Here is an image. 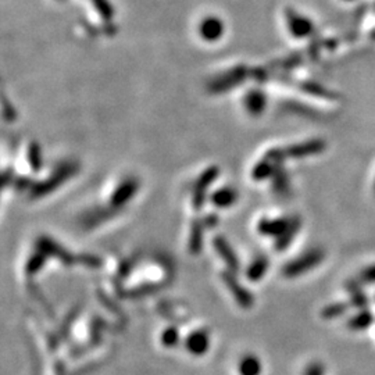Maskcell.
Listing matches in <instances>:
<instances>
[{"label": "cell", "instance_id": "3957f363", "mask_svg": "<svg viewBox=\"0 0 375 375\" xmlns=\"http://www.w3.org/2000/svg\"><path fill=\"white\" fill-rule=\"evenodd\" d=\"M246 78V72L242 67H238L235 70H231L228 74H225L224 77H221L219 80H216V82L212 87L213 92H224L229 88H232V85L239 84L241 81H244Z\"/></svg>", "mask_w": 375, "mask_h": 375}, {"label": "cell", "instance_id": "7c38bea8", "mask_svg": "<svg viewBox=\"0 0 375 375\" xmlns=\"http://www.w3.org/2000/svg\"><path fill=\"white\" fill-rule=\"evenodd\" d=\"M237 199V193L234 189L231 188H224V189H219L217 190L213 196H212V200L216 206L219 207H228L231 206Z\"/></svg>", "mask_w": 375, "mask_h": 375}, {"label": "cell", "instance_id": "7a4b0ae2", "mask_svg": "<svg viewBox=\"0 0 375 375\" xmlns=\"http://www.w3.org/2000/svg\"><path fill=\"white\" fill-rule=\"evenodd\" d=\"M324 257H325V254L322 250H310L305 256H302V257L296 259L295 261H292L290 264H288L285 268V274L288 277H296L302 273H306L314 267H317L324 260Z\"/></svg>", "mask_w": 375, "mask_h": 375}, {"label": "cell", "instance_id": "5bb4252c", "mask_svg": "<svg viewBox=\"0 0 375 375\" xmlns=\"http://www.w3.org/2000/svg\"><path fill=\"white\" fill-rule=\"evenodd\" d=\"M261 370L260 362L254 357H246L241 363V373L242 375H259Z\"/></svg>", "mask_w": 375, "mask_h": 375}, {"label": "cell", "instance_id": "9a60e30c", "mask_svg": "<svg viewBox=\"0 0 375 375\" xmlns=\"http://www.w3.org/2000/svg\"><path fill=\"white\" fill-rule=\"evenodd\" d=\"M217 175H219V170H217L216 167L209 168L207 171H205V173L200 175V178H199L197 183L195 184V189H202V190H205V188L207 187L209 184H212V183L217 178Z\"/></svg>", "mask_w": 375, "mask_h": 375}, {"label": "cell", "instance_id": "277c9868", "mask_svg": "<svg viewBox=\"0 0 375 375\" xmlns=\"http://www.w3.org/2000/svg\"><path fill=\"white\" fill-rule=\"evenodd\" d=\"M199 33L206 40H217L224 33V24L217 17H206L199 26Z\"/></svg>", "mask_w": 375, "mask_h": 375}, {"label": "cell", "instance_id": "30bf717a", "mask_svg": "<svg viewBox=\"0 0 375 375\" xmlns=\"http://www.w3.org/2000/svg\"><path fill=\"white\" fill-rule=\"evenodd\" d=\"M245 104H246V109L249 110V113L254 114V116L260 114L264 110L266 97L260 91H251V92L246 94Z\"/></svg>", "mask_w": 375, "mask_h": 375}, {"label": "cell", "instance_id": "d6986e66", "mask_svg": "<svg viewBox=\"0 0 375 375\" xmlns=\"http://www.w3.org/2000/svg\"><path fill=\"white\" fill-rule=\"evenodd\" d=\"M357 281L360 282L362 285L375 283V264L369 266L364 270H362L360 274L357 276Z\"/></svg>", "mask_w": 375, "mask_h": 375}, {"label": "cell", "instance_id": "ba28073f", "mask_svg": "<svg viewBox=\"0 0 375 375\" xmlns=\"http://www.w3.org/2000/svg\"><path fill=\"white\" fill-rule=\"evenodd\" d=\"M322 149H324V143L321 141H312V142H308V143L290 146L283 152V155L289 157L310 156V155H315V153L321 152Z\"/></svg>", "mask_w": 375, "mask_h": 375}, {"label": "cell", "instance_id": "ac0fdd59", "mask_svg": "<svg viewBox=\"0 0 375 375\" xmlns=\"http://www.w3.org/2000/svg\"><path fill=\"white\" fill-rule=\"evenodd\" d=\"M28 160H30V164H31L32 170L38 171L40 168V164H42V156H40V151H39V146L36 143H32L30 146V151H28Z\"/></svg>", "mask_w": 375, "mask_h": 375}, {"label": "cell", "instance_id": "6da1fadb", "mask_svg": "<svg viewBox=\"0 0 375 375\" xmlns=\"http://www.w3.org/2000/svg\"><path fill=\"white\" fill-rule=\"evenodd\" d=\"M77 170H78V167L75 164H68V163L64 164L55 174H52V177L49 180L32 188V196L38 197V196H42V195L52 192L53 189H56L60 184H62L65 180H68L71 175H74L77 173Z\"/></svg>", "mask_w": 375, "mask_h": 375}, {"label": "cell", "instance_id": "e0dca14e", "mask_svg": "<svg viewBox=\"0 0 375 375\" xmlns=\"http://www.w3.org/2000/svg\"><path fill=\"white\" fill-rule=\"evenodd\" d=\"M94 9L100 13V16L106 20V21H112L113 18V7L110 6V3L107 0H92Z\"/></svg>", "mask_w": 375, "mask_h": 375}, {"label": "cell", "instance_id": "4fadbf2b", "mask_svg": "<svg viewBox=\"0 0 375 375\" xmlns=\"http://www.w3.org/2000/svg\"><path fill=\"white\" fill-rule=\"evenodd\" d=\"M274 171V163L270 161L267 157L264 160H261L259 164H256V167L253 168V178L254 180H263L268 175H271V173Z\"/></svg>", "mask_w": 375, "mask_h": 375}, {"label": "cell", "instance_id": "8992f818", "mask_svg": "<svg viewBox=\"0 0 375 375\" xmlns=\"http://www.w3.org/2000/svg\"><path fill=\"white\" fill-rule=\"evenodd\" d=\"M136 189H138V183L135 180H125L124 183L120 184L114 190L112 196V206L120 207L125 205L135 195Z\"/></svg>", "mask_w": 375, "mask_h": 375}, {"label": "cell", "instance_id": "9c48e42d", "mask_svg": "<svg viewBox=\"0 0 375 375\" xmlns=\"http://www.w3.org/2000/svg\"><path fill=\"white\" fill-rule=\"evenodd\" d=\"M374 320V314L371 312V310L363 309V310H360L357 314H354L353 317L349 318L347 327L352 331H364L373 325Z\"/></svg>", "mask_w": 375, "mask_h": 375}, {"label": "cell", "instance_id": "2e32d148", "mask_svg": "<svg viewBox=\"0 0 375 375\" xmlns=\"http://www.w3.org/2000/svg\"><path fill=\"white\" fill-rule=\"evenodd\" d=\"M347 309H349V305H346V303H332V305L327 306L321 314L324 318H335V317H339V315L347 312Z\"/></svg>", "mask_w": 375, "mask_h": 375}, {"label": "cell", "instance_id": "5b68a950", "mask_svg": "<svg viewBox=\"0 0 375 375\" xmlns=\"http://www.w3.org/2000/svg\"><path fill=\"white\" fill-rule=\"evenodd\" d=\"M346 290L350 295L352 306H354L356 309H360V310L367 309L370 300H369V296L363 292V286L360 282L357 280H349L346 282Z\"/></svg>", "mask_w": 375, "mask_h": 375}, {"label": "cell", "instance_id": "8fae6325", "mask_svg": "<svg viewBox=\"0 0 375 375\" xmlns=\"http://www.w3.org/2000/svg\"><path fill=\"white\" fill-rule=\"evenodd\" d=\"M292 221L288 219H277V221H263L260 224V231L263 234L268 235H277V234H285L286 229L290 227Z\"/></svg>", "mask_w": 375, "mask_h": 375}, {"label": "cell", "instance_id": "52a82bcc", "mask_svg": "<svg viewBox=\"0 0 375 375\" xmlns=\"http://www.w3.org/2000/svg\"><path fill=\"white\" fill-rule=\"evenodd\" d=\"M286 18H288V26L290 28V32L298 36V38H305L312 32V26L310 21H308L306 18L298 16L293 11H288L286 13Z\"/></svg>", "mask_w": 375, "mask_h": 375}]
</instances>
